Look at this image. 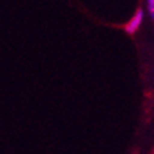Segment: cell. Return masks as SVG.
Segmentation results:
<instances>
[{"instance_id":"6da1fadb","label":"cell","mask_w":154,"mask_h":154,"mask_svg":"<svg viewBox=\"0 0 154 154\" xmlns=\"http://www.w3.org/2000/svg\"><path fill=\"white\" fill-rule=\"evenodd\" d=\"M143 20H144V11H143L141 9H139L137 11H136L134 16H133V17L127 21L126 26H125V31H126L127 34L137 33V30H139L140 26L143 24Z\"/></svg>"},{"instance_id":"7a4b0ae2","label":"cell","mask_w":154,"mask_h":154,"mask_svg":"<svg viewBox=\"0 0 154 154\" xmlns=\"http://www.w3.org/2000/svg\"><path fill=\"white\" fill-rule=\"evenodd\" d=\"M151 17H153V20H154V13H153V14H151Z\"/></svg>"}]
</instances>
